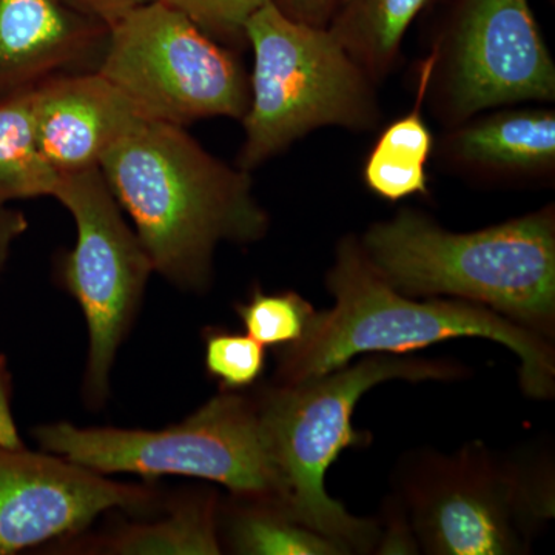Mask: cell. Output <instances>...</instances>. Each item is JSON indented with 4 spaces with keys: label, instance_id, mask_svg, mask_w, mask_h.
I'll use <instances>...</instances> for the list:
<instances>
[{
    "label": "cell",
    "instance_id": "cell-1",
    "mask_svg": "<svg viewBox=\"0 0 555 555\" xmlns=\"http://www.w3.org/2000/svg\"><path fill=\"white\" fill-rule=\"evenodd\" d=\"M100 170L153 270L182 291L210 284L219 244L268 235L250 171L211 155L185 127L138 118L102 156Z\"/></svg>",
    "mask_w": 555,
    "mask_h": 555
},
{
    "label": "cell",
    "instance_id": "cell-2",
    "mask_svg": "<svg viewBox=\"0 0 555 555\" xmlns=\"http://www.w3.org/2000/svg\"><path fill=\"white\" fill-rule=\"evenodd\" d=\"M335 306L315 312L295 345L281 347L276 383L298 385L345 367L363 353H406L448 339H491L520 360L521 389L547 400L555 389V353L550 339L494 310L455 298L416 301L375 272L356 235L338 241L326 276Z\"/></svg>",
    "mask_w": 555,
    "mask_h": 555
},
{
    "label": "cell",
    "instance_id": "cell-3",
    "mask_svg": "<svg viewBox=\"0 0 555 555\" xmlns=\"http://www.w3.org/2000/svg\"><path fill=\"white\" fill-rule=\"evenodd\" d=\"M369 264L408 297L485 306L543 338L555 334V206L455 233L400 208L358 238Z\"/></svg>",
    "mask_w": 555,
    "mask_h": 555
},
{
    "label": "cell",
    "instance_id": "cell-4",
    "mask_svg": "<svg viewBox=\"0 0 555 555\" xmlns=\"http://www.w3.org/2000/svg\"><path fill=\"white\" fill-rule=\"evenodd\" d=\"M463 375L465 367L452 361L369 353L324 377L261 390L255 400L278 478V507L347 554L377 551L383 532L377 521L347 513L324 485L328 467L345 449L371 441L353 429L358 401L392 379L449 382Z\"/></svg>",
    "mask_w": 555,
    "mask_h": 555
},
{
    "label": "cell",
    "instance_id": "cell-5",
    "mask_svg": "<svg viewBox=\"0 0 555 555\" xmlns=\"http://www.w3.org/2000/svg\"><path fill=\"white\" fill-rule=\"evenodd\" d=\"M247 46L250 102L236 166L257 170L312 131L377 130L378 83L369 78L328 28L288 20L272 2L251 14Z\"/></svg>",
    "mask_w": 555,
    "mask_h": 555
},
{
    "label": "cell",
    "instance_id": "cell-6",
    "mask_svg": "<svg viewBox=\"0 0 555 555\" xmlns=\"http://www.w3.org/2000/svg\"><path fill=\"white\" fill-rule=\"evenodd\" d=\"M401 507L427 554H525L554 516L553 481L546 467L503 459L476 441L451 456L415 455L401 477Z\"/></svg>",
    "mask_w": 555,
    "mask_h": 555
},
{
    "label": "cell",
    "instance_id": "cell-7",
    "mask_svg": "<svg viewBox=\"0 0 555 555\" xmlns=\"http://www.w3.org/2000/svg\"><path fill=\"white\" fill-rule=\"evenodd\" d=\"M35 436L43 451L102 476L203 478L241 499L278 506V478L254 397L222 390L184 422L163 430L54 423L38 427Z\"/></svg>",
    "mask_w": 555,
    "mask_h": 555
},
{
    "label": "cell",
    "instance_id": "cell-8",
    "mask_svg": "<svg viewBox=\"0 0 555 555\" xmlns=\"http://www.w3.org/2000/svg\"><path fill=\"white\" fill-rule=\"evenodd\" d=\"M422 57L441 130L486 109L553 104L555 64L529 0H437Z\"/></svg>",
    "mask_w": 555,
    "mask_h": 555
},
{
    "label": "cell",
    "instance_id": "cell-9",
    "mask_svg": "<svg viewBox=\"0 0 555 555\" xmlns=\"http://www.w3.org/2000/svg\"><path fill=\"white\" fill-rule=\"evenodd\" d=\"M98 72L138 116L185 127L208 118L243 119L250 83L236 51L163 0L108 27Z\"/></svg>",
    "mask_w": 555,
    "mask_h": 555
},
{
    "label": "cell",
    "instance_id": "cell-10",
    "mask_svg": "<svg viewBox=\"0 0 555 555\" xmlns=\"http://www.w3.org/2000/svg\"><path fill=\"white\" fill-rule=\"evenodd\" d=\"M54 198L76 224L61 272L89 328L86 392L90 401H104L119 345L155 270L100 167L61 177Z\"/></svg>",
    "mask_w": 555,
    "mask_h": 555
},
{
    "label": "cell",
    "instance_id": "cell-11",
    "mask_svg": "<svg viewBox=\"0 0 555 555\" xmlns=\"http://www.w3.org/2000/svg\"><path fill=\"white\" fill-rule=\"evenodd\" d=\"M153 500L144 486L119 483L50 452L0 444V555L73 537L105 511Z\"/></svg>",
    "mask_w": 555,
    "mask_h": 555
},
{
    "label": "cell",
    "instance_id": "cell-12",
    "mask_svg": "<svg viewBox=\"0 0 555 555\" xmlns=\"http://www.w3.org/2000/svg\"><path fill=\"white\" fill-rule=\"evenodd\" d=\"M441 169L483 185H550L555 179V109L547 104L486 109L441 130Z\"/></svg>",
    "mask_w": 555,
    "mask_h": 555
},
{
    "label": "cell",
    "instance_id": "cell-13",
    "mask_svg": "<svg viewBox=\"0 0 555 555\" xmlns=\"http://www.w3.org/2000/svg\"><path fill=\"white\" fill-rule=\"evenodd\" d=\"M107 39V25L73 0H0V101L98 69Z\"/></svg>",
    "mask_w": 555,
    "mask_h": 555
},
{
    "label": "cell",
    "instance_id": "cell-14",
    "mask_svg": "<svg viewBox=\"0 0 555 555\" xmlns=\"http://www.w3.org/2000/svg\"><path fill=\"white\" fill-rule=\"evenodd\" d=\"M40 152L60 177L100 167L141 116L98 69L62 73L31 89Z\"/></svg>",
    "mask_w": 555,
    "mask_h": 555
},
{
    "label": "cell",
    "instance_id": "cell-15",
    "mask_svg": "<svg viewBox=\"0 0 555 555\" xmlns=\"http://www.w3.org/2000/svg\"><path fill=\"white\" fill-rule=\"evenodd\" d=\"M437 0H345L328 30L375 83H383L401 61L409 28Z\"/></svg>",
    "mask_w": 555,
    "mask_h": 555
},
{
    "label": "cell",
    "instance_id": "cell-16",
    "mask_svg": "<svg viewBox=\"0 0 555 555\" xmlns=\"http://www.w3.org/2000/svg\"><path fill=\"white\" fill-rule=\"evenodd\" d=\"M93 550L102 554H221L218 502L211 495L185 500L158 521L116 529Z\"/></svg>",
    "mask_w": 555,
    "mask_h": 555
},
{
    "label": "cell",
    "instance_id": "cell-17",
    "mask_svg": "<svg viewBox=\"0 0 555 555\" xmlns=\"http://www.w3.org/2000/svg\"><path fill=\"white\" fill-rule=\"evenodd\" d=\"M60 182L39 149L31 90L0 101V203L54 196Z\"/></svg>",
    "mask_w": 555,
    "mask_h": 555
},
{
    "label": "cell",
    "instance_id": "cell-18",
    "mask_svg": "<svg viewBox=\"0 0 555 555\" xmlns=\"http://www.w3.org/2000/svg\"><path fill=\"white\" fill-rule=\"evenodd\" d=\"M225 540L247 555H346L337 543L298 524L281 507L235 496L224 511Z\"/></svg>",
    "mask_w": 555,
    "mask_h": 555
},
{
    "label": "cell",
    "instance_id": "cell-19",
    "mask_svg": "<svg viewBox=\"0 0 555 555\" xmlns=\"http://www.w3.org/2000/svg\"><path fill=\"white\" fill-rule=\"evenodd\" d=\"M317 310L297 292L266 294L255 288L244 305L236 306V313L246 332L264 347L295 345L308 331Z\"/></svg>",
    "mask_w": 555,
    "mask_h": 555
},
{
    "label": "cell",
    "instance_id": "cell-20",
    "mask_svg": "<svg viewBox=\"0 0 555 555\" xmlns=\"http://www.w3.org/2000/svg\"><path fill=\"white\" fill-rule=\"evenodd\" d=\"M429 75V61L422 57L416 65L414 105L406 115L390 122L378 134L371 153L393 163L427 167L436 144V138L426 122L425 91Z\"/></svg>",
    "mask_w": 555,
    "mask_h": 555
},
{
    "label": "cell",
    "instance_id": "cell-21",
    "mask_svg": "<svg viewBox=\"0 0 555 555\" xmlns=\"http://www.w3.org/2000/svg\"><path fill=\"white\" fill-rule=\"evenodd\" d=\"M266 367L264 346L246 334L210 331L206 335V369L222 390L254 386Z\"/></svg>",
    "mask_w": 555,
    "mask_h": 555
},
{
    "label": "cell",
    "instance_id": "cell-22",
    "mask_svg": "<svg viewBox=\"0 0 555 555\" xmlns=\"http://www.w3.org/2000/svg\"><path fill=\"white\" fill-rule=\"evenodd\" d=\"M181 11L222 46L232 50L247 47L246 24L270 0H163Z\"/></svg>",
    "mask_w": 555,
    "mask_h": 555
},
{
    "label": "cell",
    "instance_id": "cell-23",
    "mask_svg": "<svg viewBox=\"0 0 555 555\" xmlns=\"http://www.w3.org/2000/svg\"><path fill=\"white\" fill-rule=\"evenodd\" d=\"M363 181L378 198L392 203L429 193L426 167L393 163L371 152L364 160Z\"/></svg>",
    "mask_w": 555,
    "mask_h": 555
},
{
    "label": "cell",
    "instance_id": "cell-24",
    "mask_svg": "<svg viewBox=\"0 0 555 555\" xmlns=\"http://www.w3.org/2000/svg\"><path fill=\"white\" fill-rule=\"evenodd\" d=\"M288 20L327 28L345 0H270Z\"/></svg>",
    "mask_w": 555,
    "mask_h": 555
},
{
    "label": "cell",
    "instance_id": "cell-25",
    "mask_svg": "<svg viewBox=\"0 0 555 555\" xmlns=\"http://www.w3.org/2000/svg\"><path fill=\"white\" fill-rule=\"evenodd\" d=\"M73 2L91 16L104 22L107 27H112L131 11L155 2V0H73Z\"/></svg>",
    "mask_w": 555,
    "mask_h": 555
},
{
    "label": "cell",
    "instance_id": "cell-26",
    "mask_svg": "<svg viewBox=\"0 0 555 555\" xmlns=\"http://www.w3.org/2000/svg\"><path fill=\"white\" fill-rule=\"evenodd\" d=\"M27 229L28 221L22 211L13 210L7 207V204L0 203V272L10 257L14 241L24 235Z\"/></svg>",
    "mask_w": 555,
    "mask_h": 555
},
{
    "label": "cell",
    "instance_id": "cell-27",
    "mask_svg": "<svg viewBox=\"0 0 555 555\" xmlns=\"http://www.w3.org/2000/svg\"><path fill=\"white\" fill-rule=\"evenodd\" d=\"M0 444L9 448L22 447L9 408V378L5 374V364L0 358Z\"/></svg>",
    "mask_w": 555,
    "mask_h": 555
}]
</instances>
